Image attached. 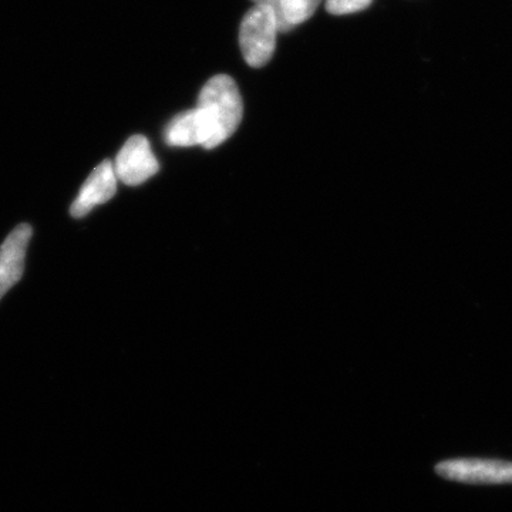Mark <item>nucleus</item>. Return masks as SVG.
Returning <instances> with one entry per match:
<instances>
[{"mask_svg":"<svg viewBox=\"0 0 512 512\" xmlns=\"http://www.w3.org/2000/svg\"><path fill=\"white\" fill-rule=\"evenodd\" d=\"M211 121L215 147L221 146L237 131L244 114L241 93L232 77L218 74L202 87L198 106Z\"/></svg>","mask_w":512,"mask_h":512,"instance_id":"obj_1","label":"nucleus"},{"mask_svg":"<svg viewBox=\"0 0 512 512\" xmlns=\"http://www.w3.org/2000/svg\"><path fill=\"white\" fill-rule=\"evenodd\" d=\"M279 22L274 10L255 5L242 19L239 28V45L245 62L251 67H264L275 52Z\"/></svg>","mask_w":512,"mask_h":512,"instance_id":"obj_2","label":"nucleus"},{"mask_svg":"<svg viewBox=\"0 0 512 512\" xmlns=\"http://www.w3.org/2000/svg\"><path fill=\"white\" fill-rule=\"evenodd\" d=\"M444 480L463 484H512V463L488 458H451L436 466Z\"/></svg>","mask_w":512,"mask_h":512,"instance_id":"obj_3","label":"nucleus"},{"mask_svg":"<svg viewBox=\"0 0 512 512\" xmlns=\"http://www.w3.org/2000/svg\"><path fill=\"white\" fill-rule=\"evenodd\" d=\"M113 165L117 178L127 185L146 183L148 178L153 177L160 170V164L144 136L128 138Z\"/></svg>","mask_w":512,"mask_h":512,"instance_id":"obj_4","label":"nucleus"},{"mask_svg":"<svg viewBox=\"0 0 512 512\" xmlns=\"http://www.w3.org/2000/svg\"><path fill=\"white\" fill-rule=\"evenodd\" d=\"M168 146L215 148L214 128L200 107L184 111L165 128Z\"/></svg>","mask_w":512,"mask_h":512,"instance_id":"obj_5","label":"nucleus"},{"mask_svg":"<svg viewBox=\"0 0 512 512\" xmlns=\"http://www.w3.org/2000/svg\"><path fill=\"white\" fill-rule=\"evenodd\" d=\"M117 192V175L111 161H103L92 171L70 208L73 218H83L97 205L106 204Z\"/></svg>","mask_w":512,"mask_h":512,"instance_id":"obj_6","label":"nucleus"},{"mask_svg":"<svg viewBox=\"0 0 512 512\" xmlns=\"http://www.w3.org/2000/svg\"><path fill=\"white\" fill-rule=\"evenodd\" d=\"M32 234V227L29 224L19 225L10 232L0 247V299L22 278L26 251Z\"/></svg>","mask_w":512,"mask_h":512,"instance_id":"obj_7","label":"nucleus"},{"mask_svg":"<svg viewBox=\"0 0 512 512\" xmlns=\"http://www.w3.org/2000/svg\"><path fill=\"white\" fill-rule=\"evenodd\" d=\"M322 0H282V15L288 29L301 25L312 18Z\"/></svg>","mask_w":512,"mask_h":512,"instance_id":"obj_8","label":"nucleus"},{"mask_svg":"<svg viewBox=\"0 0 512 512\" xmlns=\"http://www.w3.org/2000/svg\"><path fill=\"white\" fill-rule=\"evenodd\" d=\"M373 0H328L326 10L332 15H349L372 5Z\"/></svg>","mask_w":512,"mask_h":512,"instance_id":"obj_9","label":"nucleus"},{"mask_svg":"<svg viewBox=\"0 0 512 512\" xmlns=\"http://www.w3.org/2000/svg\"><path fill=\"white\" fill-rule=\"evenodd\" d=\"M255 5L268 6L274 10L276 18L279 22V30L281 32H289L288 26H286L284 15H282V0H254Z\"/></svg>","mask_w":512,"mask_h":512,"instance_id":"obj_10","label":"nucleus"}]
</instances>
